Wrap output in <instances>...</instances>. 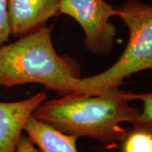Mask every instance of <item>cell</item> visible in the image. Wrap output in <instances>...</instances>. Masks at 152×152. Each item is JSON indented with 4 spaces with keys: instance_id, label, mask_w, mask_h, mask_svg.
<instances>
[{
    "instance_id": "obj_1",
    "label": "cell",
    "mask_w": 152,
    "mask_h": 152,
    "mask_svg": "<svg viewBox=\"0 0 152 152\" xmlns=\"http://www.w3.org/2000/svg\"><path fill=\"white\" fill-rule=\"evenodd\" d=\"M132 93L112 87L96 95L71 93L44 102L34 117L66 134L90 137L102 143L123 142L130 124L140 111L131 107Z\"/></svg>"
},
{
    "instance_id": "obj_2",
    "label": "cell",
    "mask_w": 152,
    "mask_h": 152,
    "mask_svg": "<svg viewBox=\"0 0 152 152\" xmlns=\"http://www.w3.org/2000/svg\"><path fill=\"white\" fill-rule=\"evenodd\" d=\"M51 32L45 26L0 47V87L39 84L63 96L74 93L79 69L57 53Z\"/></svg>"
},
{
    "instance_id": "obj_3",
    "label": "cell",
    "mask_w": 152,
    "mask_h": 152,
    "mask_svg": "<svg viewBox=\"0 0 152 152\" xmlns=\"http://www.w3.org/2000/svg\"><path fill=\"white\" fill-rule=\"evenodd\" d=\"M128 27L129 37L117 62L96 75L79 78L74 93L96 95L112 87H119L124 79L141 71L152 69V4L140 0H127L116 8Z\"/></svg>"
},
{
    "instance_id": "obj_4",
    "label": "cell",
    "mask_w": 152,
    "mask_h": 152,
    "mask_svg": "<svg viewBox=\"0 0 152 152\" xmlns=\"http://www.w3.org/2000/svg\"><path fill=\"white\" fill-rule=\"evenodd\" d=\"M59 14L73 18L81 26L89 51L99 55L112 52L117 30L110 19L116 16V8L105 0H61Z\"/></svg>"
},
{
    "instance_id": "obj_5",
    "label": "cell",
    "mask_w": 152,
    "mask_h": 152,
    "mask_svg": "<svg viewBox=\"0 0 152 152\" xmlns=\"http://www.w3.org/2000/svg\"><path fill=\"white\" fill-rule=\"evenodd\" d=\"M61 0H8L11 35L21 37L59 14Z\"/></svg>"
},
{
    "instance_id": "obj_6",
    "label": "cell",
    "mask_w": 152,
    "mask_h": 152,
    "mask_svg": "<svg viewBox=\"0 0 152 152\" xmlns=\"http://www.w3.org/2000/svg\"><path fill=\"white\" fill-rule=\"evenodd\" d=\"M47 98L41 92L20 102H0V152H16L26 121Z\"/></svg>"
},
{
    "instance_id": "obj_7",
    "label": "cell",
    "mask_w": 152,
    "mask_h": 152,
    "mask_svg": "<svg viewBox=\"0 0 152 152\" xmlns=\"http://www.w3.org/2000/svg\"><path fill=\"white\" fill-rule=\"evenodd\" d=\"M23 130L41 152H79L76 148L78 137L66 134L37 119L33 114L27 119Z\"/></svg>"
},
{
    "instance_id": "obj_8",
    "label": "cell",
    "mask_w": 152,
    "mask_h": 152,
    "mask_svg": "<svg viewBox=\"0 0 152 152\" xmlns=\"http://www.w3.org/2000/svg\"><path fill=\"white\" fill-rule=\"evenodd\" d=\"M132 101L138 100L143 104V109L140 115L133 120L130 124L134 129L150 132L152 134V92L134 94L132 93Z\"/></svg>"
},
{
    "instance_id": "obj_9",
    "label": "cell",
    "mask_w": 152,
    "mask_h": 152,
    "mask_svg": "<svg viewBox=\"0 0 152 152\" xmlns=\"http://www.w3.org/2000/svg\"><path fill=\"white\" fill-rule=\"evenodd\" d=\"M123 152H152V134L134 129L125 137Z\"/></svg>"
},
{
    "instance_id": "obj_10",
    "label": "cell",
    "mask_w": 152,
    "mask_h": 152,
    "mask_svg": "<svg viewBox=\"0 0 152 152\" xmlns=\"http://www.w3.org/2000/svg\"><path fill=\"white\" fill-rule=\"evenodd\" d=\"M10 35L8 0H0V47L8 42Z\"/></svg>"
},
{
    "instance_id": "obj_11",
    "label": "cell",
    "mask_w": 152,
    "mask_h": 152,
    "mask_svg": "<svg viewBox=\"0 0 152 152\" xmlns=\"http://www.w3.org/2000/svg\"><path fill=\"white\" fill-rule=\"evenodd\" d=\"M16 152H41L26 136L22 134L17 143Z\"/></svg>"
}]
</instances>
